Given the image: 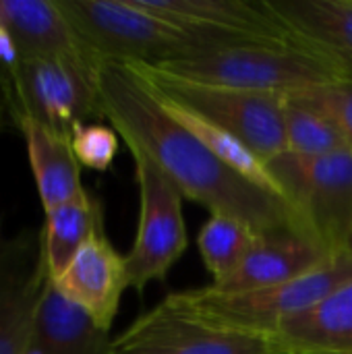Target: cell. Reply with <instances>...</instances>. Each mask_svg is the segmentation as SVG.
<instances>
[{"mask_svg": "<svg viewBox=\"0 0 352 354\" xmlns=\"http://www.w3.org/2000/svg\"><path fill=\"white\" fill-rule=\"evenodd\" d=\"M95 85L104 118L127 147L145 156L183 197L212 214L234 216L259 234L280 230L311 234L286 199L230 170L176 122L133 64L102 62Z\"/></svg>", "mask_w": 352, "mask_h": 354, "instance_id": "obj_1", "label": "cell"}, {"mask_svg": "<svg viewBox=\"0 0 352 354\" xmlns=\"http://www.w3.org/2000/svg\"><path fill=\"white\" fill-rule=\"evenodd\" d=\"M83 46L102 62L162 64L249 44L156 17L133 0H54Z\"/></svg>", "mask_w": 352, "mask_h": 354, "instance_id": "obj_2", "label": "cell"}, {"mask_svg": "<svg viewBox=\"0 0 352 354\" xmlns=\"http://www.w3.org/2000/svg\"><path fill=\"white\" fill-rule=\"evenodd\" d=\"M349 280H352V253L340 251L326 266L278 286L245 292H222L214 286L191 288L168 295L162 305L214 330L270 338L282 322L322 301Z\"/></svg>", "mask_w": 352, "mask_h": 354, "instance_id": "obj_3", "label": "cell"}, {"mask_svg": "<svg viewBox=\"0 0 352 354\" xmlns=\"http://www.w3.org/2000/svg\"><path fill=\"white\" fill-rule=\"evenodd\" d=\"M156 68L189 81L284 95L332 81H344L326 58L297 41L237 44L162 62L156 64Z\"/></svg>", "mask_w": 352, "mask_h": 354, "instance_id": "obj_4", "label": "cell"}, {"mask_svg": "<svg viewBox=\"0 0 352 354\" xmlns=\"http://www.w3.org/2000/svg\"><path fill=\"white\" fill-rule=\"evenodd\" d=\"M164 97L174 100L239 137L263 162L286 151L284 93L249 91L168 75L151 64H133Z\"/></svg>", "mask_w": 352, "mask_h": 354, "instance_id": "obj_5", "label": "cell"}, {"mask_svg": "<svg viewBox=\"0 0 352 354\" xmlns=\"http://www.w3.org/2000/svg\"><path fill=\"white\" fill-rule=\"evenodd\" d=\"M268 164L284 199L332 253L352 239V149L326 156L280 153Z\"/></svg>", "mask_w": 352, "mask_h": 354, "instance_id": "obj_6", "label": "cell"}, {"mask_svg": "<svg viewBox=\"0 0 352 354\" xmlns=\"http://www.w3.org/2000/svg\"><path fill=\"white\" fill-rule=\"evenodd\" d=\"M139 185V226L124 255L129 286L143 292L149 282H164L189 247L180 191L141 153L131 151Z\"/></svg>", "mask_w": 352, "mask_h": 354, "instance_id": "obj_7", "label": "cell"}, {"mask_svg": "<svg viewBox=\"0 0 352 354\" xmlns=\"http://www.w3.org/2000/svg\"><path fill=\"white\" fill-rule=\"evenodd\" d=\"M98 68L50 56H23L19 102L12 124L35 120L71 139L79 124L104 118L98 85Z\"/></svg>", "mask_w": 352, "mask_h": 354, "instance_id": "obj_8", "label": "cell"}, {"mask_svg": "<svg viewBox=\"0 0 352 354\" xmlns=\"http://www.w3.org/2000/svg\"><path fill=\"white\" fill-rule=\"evenodd\" d=\"M48 286L41 232L0 239V354H23L29 346Z\"/></svg>", "mask_w": 352, "mask_h": 354, "instance_id": "obj_9", "label": "cell"}, {"mask_svg": "<svg viewBox=\"0 0 352 354\" xmlns=\"http://www.w3.org/2000/svg\"><path fill=\"white\" fill-rule=\"evenodd\" d=\"M112 354H276L270 338L214 330L162 303L112 340Z\"/></svg>", "mask_w": 352, "mask_h": 354, "instance_id": "obj_10", "label": "cell"}, {"mask_svg": "<svg viewBox=\"0 0 352 354\" xmlns=\"http://www.w3.org/2000/svg\"><path fill=\"white\" fill-rule=\"evenodd\" d=\"M143 10L176 25L241 41L290 44L293 37L266 0H133Z\"/></svg>", "mask_w": 352, "mask_h": 354, "instance_id": "obj_11", "label": "cell"}, {"mask_svg": "<svg viewBox=\"0 0 352 354\" xmlns=\"http://www.w3.org/2000/svg\"><path fill=\"white\" fill-rule=\"evenodd\" d=\"M52 286L102 330L110 332L124 288H129L127 261L104 232L93 234L73 257Z\"/></svg>", "mask_w": 352, "mask_h": 354, "instance_id": "obj_12", "label": "cell"}, {"mask_svg": "<svg viewBox=\"0 0 352 354\" xmlns=\"http://www.w3.org/2000/svg\"><path fill=\"white\" fill-rule=\"evenodd\" d=\"M334 255L315 236L305 232L280 230L257 234L243 263L226 280L212 286L222 292L278 286L326 266Z\"/></svg>", "mask_w": 352, "mask_h": 354, "instance_id": "obj_13", "label": "cell"}, {"mask_svg": "<svg viewBox=\"0 0 352 354\" xmlns=\"http://www.w3.org/2000/svg\"><path fill=\"white\" fill-rule=\"evenodd\" d=\"M293 41L352 81V0H266Z\"/></svg>", "mask_w": 352, "mask_h": 354, "instance_id": "obj_14", "label": "cell"}, {"mask_svg": "<svg viewBox=\"0 0 352 354\" xmlns=\"http://www.w3.org/2000/svg\"><path fill=\"white\" fill-rule=\"evenodd\" d=\"M0 25L23 56H50L98 68V60L77 37L54 0H0Z\"/></svg>", "mask_w": 352, "mask_h": 354, "instance_id": "obj_15", "label": "cell"}, {"mask_svg": "<svg viewBox=\"0 0 352 354\" xmlns=\"http://www.w3.org/2000/svg\"><path fill=\"white\" fill-rule=\"evenodd\" d=\"M270 342L276 354H352V280L282 322Z\"/></svg>", "mask_w": 352, "mask_h": 354, "instance_id": "obj_16", "label": "cell"}, {"mask_svg": "<svg viewBox=\"0 0 352 354\" xmlns=\"http://www.w3.org/2000/svg\"><path fill=\"white\" fill-rule=\"evenodd\" d=\"M19 131L27 143V156L44 212L71 203L87 193L81 185V164L75 158L71 139L35 120H25Z\"/></svg>", "mask_w": 352, "mask_h": 354, "instance_id": "obj_17", "label": "cell"}, {"mask_svg": "<svg viewBox=\"0 0 352 354\" xmlns=\"http://www.w3.org/2000/svg\"><path fill=\"white\" fill-rule=\"evenodd\" d=\"M35 338L44 354H112L110 332L98 328L85 311L68 303L52 280L39 305Z\"/></svg>", "mask_w": 352, "mask_h": 354, "instance_id": "obj_18", "label": "cell"}, {"mask_svg": "<svg viewBox=\"0 0 352 354\" xmlns=\"http://www.w3.org/2000/svg\"><path fill=\"white\" fill-rule=\"evenodd\" d=\"M160 100H162L164 108L168 110V114L176 122H180L189 133H193L220 162H224L230 170H234L243 178L251 180L253 185H257V187H261V189L284 199L278 183L274 180V176L268 170V164L249 145H245L239 137L224 131L222 127L207 120L203 114H199V112H195V110H191V108L174 102V100H168L164 95H160Z\"/></svg>", "mask_w": 352, "mask_h": 354, "instance_id": "obj_19", "label": "cell"}, {"mask_svg": "<svg viewBox=\"0 0 352 354\" xmlns=\"http://www.w3.org/2000/svg\"><path fill=\"white\" fill-rule=\"evenodd\" d=\"M98 232H104V212L102 203L89 193L46 212L41 239L50 280H56L68 268L77 251Z\"/></svg>", "mask_w": 352, "mask_h": 354, "instance_id": "obj_20", "label": "cell"}, {"mask_svg": "<svg viewBox=\"0 0 352 354\" xmlns=\"http://www.w3.org/2000/svg\"><path fill=\"white\" fill-rule=\"evenodd\" d=\"M257 234L259 232L247 222L234 216L212 214V218L199 228L197 247L207 272L214 276V284L226 280L243 263Z\"/></svg>", "mask_w": 352, "mask_h": 354, "instance_id": "obj_21", "label": "cell"}, {"mask_svg": "<svg viewBox=\"0 0 352 354\" xmlns=\"http://www.w3.org/2000/svg\"><path fill=\"white\" fill-rule=\"evenodd\" d=\"M286 151L295 156H326L351 149L342 129L322 110L290 95L284 102Z\"/></svg>", "mask_w": 352, "mask_h": 354, "instance_id": "obj_22", "label": "cell"}, {"mask_svg": "<svg viewBox=\"0 0 352 354\" xmlns=\"http://www.w3.org/2000/svg\"><path fill=\"white\" fill-rule=\"evenodd\" d=\"M71 145L77 162L98 172H106L118 153L116 131L112 127L93 124V122L79 124L71 137Z\"/></svg>", "mask_w": 352, "mask_h": 354, "instance_id": "obj_23", "label": "cell"}, {"mask_svg": "<svg viewBox=\"0 0 352 354\" xmlns=\"http://www.w3.org/2000/svg\"><path fill=\"white\" fill-rule=\"evenodd\" d=\"M286 95L326 112L342 129L352 149V81H332Z\"/></svg>", "mask_w": 352, "mask_h": 354, "instance_id": "obj_24", "label": "cell"}, {"mask_svg": "<svg viewBox=\"0 0 352 354\" xmlns=\"http://www.w3.org/2000/svg\"><path fill=\"white\" fill-rule=\"evenodd\" d=\"M21 62L23 54L19 52L15 39L10 33L0 25V83L6 95L10 120L15 118L17 112V102H19V85H21Z\"/></svg>", "mask_w": 352, "mask_h": 354, "instance_id": "obj_25", "label": "cell"}, {"mask_svg": "<svg viewBox=\"0 0 352 354\" xmlns=\"http://www.w3.org/2000/svg\"><path fill=\"white\" fill-rule=\"evenodd\" d=\"M12 120H10V112H8V104H6V95H4V89H2V83H0V133L10 127Z\"/></svg>", "mask_w": 352, "mask_h": 354, "instance_id": "obj_26", "label": "cell"}, {"mask_svg": "<svg viewBox=\"0 0 352 354\" xmlns=\"http://www.w3.org/2000/svg\"><path fill=\"white\" fill-rule=\"evenodd\" d=\"M23 354H44V348H41L39 340L35 338V334H33V338H31L29 346H27V348L23 351Z\"/></svg>", "mask_w": 352, "mask_h": 354, "instance_id": "obj_27", "label": "cell"}, {"mask_svg": "<svg viewBox=\"0 0 352 354\" xmlns=\"http://www.w3.org/2000/svg\"><path fill=\"white\" fill-rule=\"evenodd\" d=\"M346 251H351V253H352V239L349 241V247H346Z\"/></svg>", "mask_w": 352, "mask_h": 354, "instance_id": "obj_28", "label": "cell"}]
</instances>
